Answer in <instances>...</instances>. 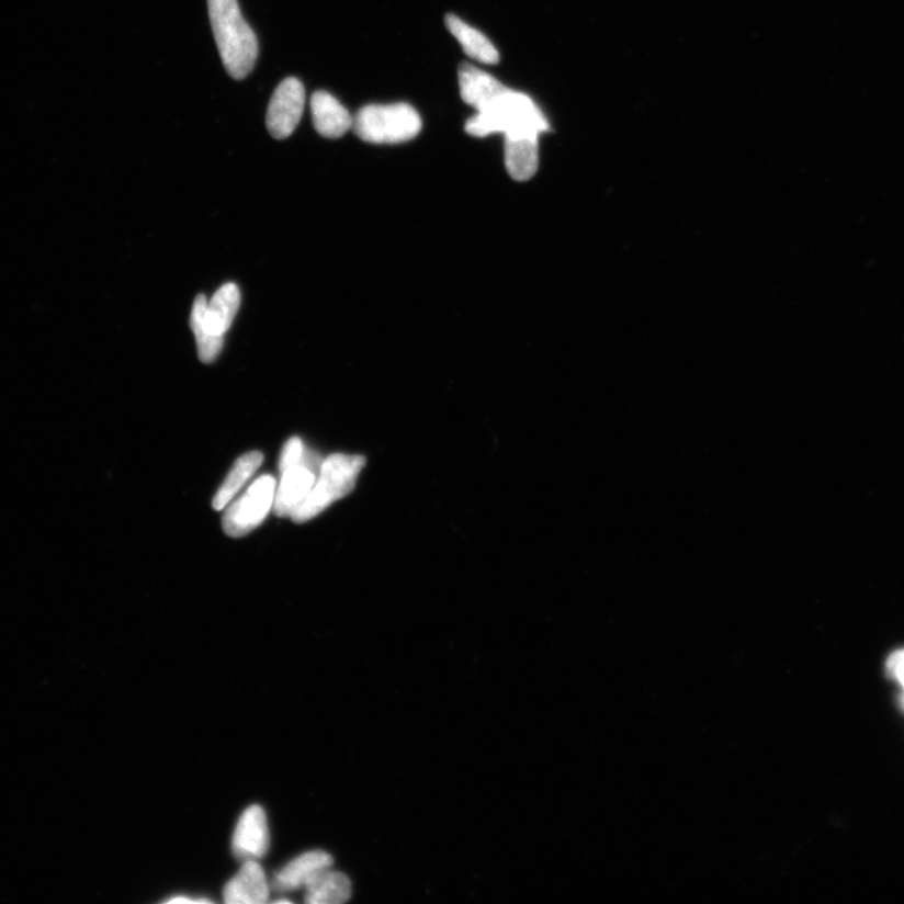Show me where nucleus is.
Segmentation results:
<instances>
[{
	"label": "nucleus",
	"mask_w": 904,
	"mask_h": 904,
	"mask_svg": "<svg viewBox=\"0 0 904 904\" xmlns=\"http://www.w3.org/2000/svg\"><path fill=\"white\" fill-rule=\"evenodd\" d=\"M422 121L411 104H369L353 117V132L362 142L396 145L414 140L421 133Z\"/></svg>",
	"instance_id": "nucleus-5"
},
{
	"label": "nucleus",
	"mask_w": 904,
	"mask_h": 904,
	"mask_svg": "<svg viewBox=\"0 0 904 904\" xmlns=\"http://www.w3.org/2000/svg\"><path fill=\"white\" fill-rule=\"evenodd\" d=\"M551 126L541 109L528 94L509 90L488 109L468 118L465 132L474 137L501 134L509 138H539Z\"/></svg>",
	"instance_id": "nucleus-1"
},
{
	"label": "nucleus",
	"mask_w": 904,
	"mask_h": 904,
	"mask_svg": "<svg viewBox=\"0 0 904 904\" xmlns=\"http://www.w3.org/2000/svg\"><path fill=\"white\" fill-rule=\"evenodd\" d=\"M269 884L263 868L257 860H247L240 871L224 889L228 904H263L269 901Z\"/></svg>",
	"instance_id": "nucleus-11"
},
{
	"label": "nucleus",
	"mask_w": 904,
	"mask_h": 904,
	"mask_svg": "<svg viewBox=\"0 0 904 904\" xmlns=\"http://www.w3.org/2000/svg\"><path fill=\"white\" fill-rule=\"evenodd\" d=\"M269 848V830L263 807L249 806L241 814L233 837L234 855L240 860H257Z\"/></svg>",
	"instance_id": "nucleus-9"
},
{
	"label": "nucleus",
	"mask_w": 904,
	"mask_h": 904,
	"mask_svg": "<svg viewBox=\"0 0 904 904\" xmlns=\"http://www.w3.org/2000/svg\"><path fill=\"white\" fill-rule=\"evenodd\" d=\"M509 176L517 181L532 179L539 168V138H509L504 143Z\"/></svg>",
	"instance_id": "nucleus-15"
},
{
	"label": "nucleus",
	"mask_w": 904,
	"mask_h": 904,
	"mask_svg": "<svg viewBox=\"0 0 904 904\" xmlns=\"http://www.w3.org/2000/svg\"><path fill=\"white\" fill-rule=\"evenodd\" d=\"M308 449L309 448L304 445V442L300 438H292L286 441L282 450L280 471L283 472L285 468L302 462L304 456H306Z\"/></svg>",
	"instance_id": "nucleus-18"
},
{
	"label": "nucleus",
	"mask_w": 904,
	"mask_h": 904,
	"mask_svg": "<svg viewBox=\"0 0 904 904\" xmlns=\"http://www.w3.org/2000/svg\"><path fill=\"white\" fill-rule=\"evenodd\" d=\"M167 903H211V900L207 899H191L184 897V895H178V897L169 899Z\"/></svg>",
	"instance_id": "nucleus-20"
},
{
	"label": "nucleus",
	"mask_w": 904,
	"mask_h": 904,
	"mask_svg": "<svg viewBox=\"0 0 904 904\" xmlns=\"http://www.w3.org/2000/svg\"><path fill=\"white\" fill-rule=\"evenodd\" d=\"M445 23L449 32L459 41L468 57L484 65L499 63L498 49L484 33L473 29L455 14H448Z\"/></svg>",
	"instance_id": "nucleus-14"
},
{
	"label": "nucleus",
	"mask_w": 904,
	"mask_h": 904,
	"mask_svg": "<svg viewBox=\"0 0 904 904\" xmlns=\"http://www.w3.org/2000/svg\"><path fill=\"white\" fill-rule=\"evenodd\" d=\"M208 16L226 71L242 80L256 66L259 45L253 30L242 19L238 0H207Z\"/></svg>",
	"instance_id": "nucleus-2"
},
{
	"label": "nucleus",
	"mask_w": 904,
	"mask_h": 904,
	"mask_svg": "<svg viewBox=\"0 0 904 904\" xmlns=\"http://www.w3.org/2000/svg\"><path fill=\"white\" fill-rule=\"evenodd\" d=\"M276 481L263 475L249 486L241 497L226 509L223 518L224 532L231 538L246 536L263 523L274 507Z\"/></svg>",
	"instance_id": "nucleus-6"
},
{
	"label": "nucleus",
	"mask_w": 904,
	"mask_h": 904,
	"mask_svg": "<svg viewBox=\"0 0 904 904\" xmlns=\"http://www.w3.org/2000/svg\"><path fill=\"white\" fill-rule=\"evenodd\" d=\"M313 124L317 133L327 138L344 136L353 127V117L335 95L317 91L310 101Z\"/></svg>",
	"instance_id": "nucleus-13"
},
{
	"label": "nucleus",
	"mask_w": 904,
	"mask_h": 904,
	"mask_svg": "<svg viewBox=\"0 0 904 904\" xmlns=\"http://www.w3.org/2000/svg\"><path fill=\"white\" fill-rule=\"evenodd\" d=\"M240 307L237 284L226 283L211 301L197 295L190 316V327L196 338L200 361L213 363L223 350L224 336L230 329Z\"/></svg>",
	"instance_id": "nucleus-3"
},
{
	"label": "nucleus",
	"mask_w": 904,
	"mask_h": 904,
	"mask_svg": "<svg viewBox=\"0 0 904 904\" xmlns=\"http://www.w3.org/2000/svg\"><path fill=\"white\" fill-rule=\"evenodd\" d=\"M306 103V91L298 78H285L273 94L267 112V127L276 140L289 138L300 121Z\"/></svg>",
	"instance_id": "nucleus-8"
},
{
	"label": "nucleus",
	"mask_w": 904,
	"mask_h": 904,
	"mask_svg": "<svg viewBox=\"0 0 904 904\" xmlns=\"http://www.w3.org/2000/svg\"><path fill=\"white\" fill-rule=\"evenodd\" d=\"M306 902L309 904H339L351 899L352 886L344 874L330 871L318 873L307 883Z\"/></svg>",
	"instance_id": "nucleus-17"
},
{
	"label": "nucleus",
	"mask_w": 904,
	"mask_h": 904,
	"mask_svg": "<svg viewBox=\"0 0 904 904\" xmlns=\"http://www.w3.org/2000/svg\"><path fill=\"white\" fill-rule=\"evenodd\" d=\"M334 859L324 850H312L291 860L274 878L278 892H291L304 889L318 873L332 867Z\"/></svg>",
	"instance_id": "nucleus-12"
},
{
	"label": "nucleus",
	"mask_w": 904,
	"mask_h": 904,
	"mask_svg": "<svg viewBox=\"0 0 904 904\" xmlns=\"http://www.w3.org/2000/svg\"><path fill=\"white\" fill-rule=\"evenodd\" d=\"M368 464V459L358 454L329 455L324 460L315 485L300 508L291 517L295 523H306L327 510L332 504L350 495Z\"/></svg>",
	"instance_id": "nucleus-4"
},
{
	"label": "nucleus",
	"mask_w": 904,
	"mask_h": 904,
	"mask_svg": "<svg viewBox=\"0 0 904 904\" xmlns=\"http://www.w3.org/2000/svg\"><path fill=\"white\" fill-rule=\"evenodd\" d=\"M264 462V456L260 451H250L240 456L234 464L230 473L226 476L221 489L217 490L213 500L215 510H223L229 506L231 500L256 474L260 465Z\"/></svg>",
	"instance_id": "nucleus-16"
},
{
	"label": "nucleus",
	"mask_w": 904,
	"mask_h": 904,
	"mask_svg": "<svg viewBox=\"0 0 904 904\" xmlns=\"http://www.w3.org/2000/svg\"><path fill=\"white\" fill-rule=\"evenodd\" d=\"M886 671H889L893 680L897 681L904 690V649L894 652L889 660H886Z\"/></svg>",
	"instance_id": "nucleus-19"
},
{
	"label": "nucleus",
	"mask_w": 904,
	"mask_h": 904,
	"mask_svg": "<svg viewBox=\"0 0 904 904\" xmlns=\"http://www.w3.org/2000/svg\"><path fill=\"white\" fill-rule=\"evenodd\" d=\"M459 86L463 101L468 106L474 108L476 112L488 109L490 104L510 90L497 78L471 64L460 66Z\"/></svg>",
	"instance_id": "nucleus-10"
},
{
	"label": "nucleus",
	"mask_w": 904,
	"mask_h": 904,
	"mask_svg": "<svg viewBox=\"0 0 904 904\" xmlns=\"http://www.w3.org/2000/svg\"><path fill=\"white\" fill-rule=\"evenodd\" d=\"M274 903H291L289 900H278Z\"/></svg>",
	"instance_id": "nucleus-21"
},
{
	"label": "nucleus",
	"mask_w": 904,
	"mask_h": 904,
	"mask_svg": "<svg viewBox=\"0 0 904 904\" xmlns=\"http://www.w3.org/2000/svg\"><path fill=\"white\" fill-rule=\"evenodd\" d=\"M324 460L317 451L308 449L302 462L281 472L282 479L280 485H276L273 507L276 517H292L306 500Z\"/></svg>",
	"instance_id": "nucleus-7"
}]
</instances>
